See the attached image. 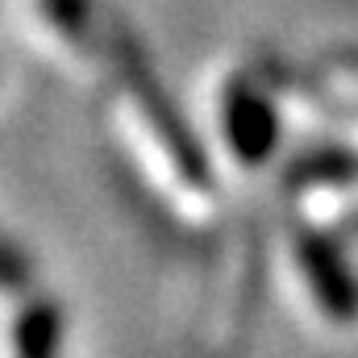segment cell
<instances>
[{
    "label": "cell",
    "instance_id": "3957f363",
    "mask_svg": "<svg viewBox=\"0 0 358 358\" xmlns=\"http://www.w3.org/2000/svg\"><path fill=\"white\" fill-rule=\"evenodd\" d=\"M59 338H63V317L50 300L29 304L13 325L17 358H59Z\"/></svg>",
    "mask_w": 358,
    "mask_h": 358
},
{
    "label": "cell",
    "instance_id": "277c9868",
    "mask_svg": "<svg viewBox=\"0 0 358 358\" xmlns=\"http://www.w3.org/2000/svg\"><path fill=\"white\" fill-rule=\"evenodd\" d=\"M29 279H34L29 255H25L21 246H13L8 238H0V287H4V292H21Z\"/></svg>",
    "mask_w": 358,
    "mask_h": 358
},
{
    "label": "cell",
    "instance_id": "6da1fadb",
    "mask_svg": "<svg viewBox=\"0 0 358 358\" xmlns=\"http://www.w3.org/2000/svg\"><path fill=\"white\" fill-rule=\"evenodd\" d=\"M104 38H108V55H113V63H117V71H121L125 88L134 92V100L142 104L146 121L155 125V134H159V142L167 146V155H171V163L179 167V176L192 179V183H204V179H208L204 155H200L196 138L183 129V117L171 108V100L163 96L159 80H155V76H150V67H146V59L138 55V46L117 29V21H113V25H104Z\"/></svg>",
    "mask_w": 358,
    "mask_h": 358
},
{
    "label": "cell",
    "instance_id": "7a4b0ae2",
    "mask_svg": "<svg viewBox=\"0 0 358 358\" xmlns=\"http://www.w3.org/2000/svg\"><path fill=\"white\" fill-rule=\"evenodd\" d=\"M225 129H229L234 150H238L246 163H259V159L267 155L271 138H275L267 108H263V100H259L250 88H234L229 92V104H225Z\"/></svg>",
    "mask_w": 358,
    "mask_h": 358
}]
</instances>
